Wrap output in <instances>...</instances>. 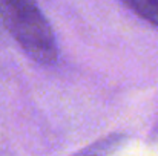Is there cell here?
<instances>
[{"mask_svg": "<svg viewBox=\"0 0 158 156\" xmlns=\"http://www.w3.org/2000/svg\"><path fill=\"white\" fill-rule=\"evenodd\" d=\"M137 15L158 28V0H121Z\"/></svg>", "mask_w": 158, "mask_h": 156, "instance_id": "2", "label": "cell"}, {"mask_svg": "<svg viewBox=\"0 0 158 156\" xmlns=\"http://www.w3.org/2000/svg\"><path fill=\"white\" fill-rule=\"evenodd\" d=\"M0 20L32 61L43 66L57 63L55 34L35 0H0Z\"/></svg>", "mask_w": 158, "mask_h": 156, "instance_id": "1", "label": "cell"}]
</instances>
